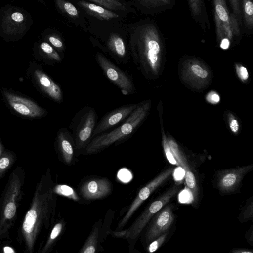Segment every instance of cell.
Listing matches in <instances>:
<instances>
[{"mask_svg":"<svg viewBox=\"0 0 253 253\" xmlns=\"http://www.w3.org/2000/svg\"><path fill=\"white\" fill-rule=\"evenodd\" d=\"M40 48L46 58L52 63H60L62 61L63 57L49 43L46 42H42Z\"/></svg>","mask_w":253,"mask_h":253,"instance_id":"25","label":"cell"},{"mask_svg":"<svg viewBox=\"0 0 253 253\" xmlns=\"http://www.w3.org/2000/svg\"><path fill=\"white\" fill-rule=\"evenodd\" d=\"M242 27L248 34H252L253 28V1L240 0Z\"/></svg>","mask_w":253,"mask_h":253,"instance_id":"22","label":"cell"},{"mask_svg":"<svg viewBox=\"0 0 253 253\" xmlns=\"http://www.w3.org/2000/svg\"><path fill=\"white\" fill-rule=\"evenodd\" d=\"M59 11L70 22L86 30V16L79 8L68 0H54Z\"/></svg>","mask_w":253,"mask_h":253,"instance_id":"18","label":"cell"},{"mask_svg":"<svg viewBox=\"0 0 253 253\" xmlns=\"http://www.w3.org/2000/svg\"><path fill=\"white\" fill-rule=\"evenodd\" d=\"M95 59L104 75L124 95H130L135 92L136 89L130 75L120 68L100 52L96 53Z\"/></svg>","mask_w":253,"mask_h":253,"instance_id":"7","label":"cell"},{"mask_svg":"<svg viewBox=\"0 0 253 253\" xmlns=\"http://www.w3.org/2000/svg\"><path fill=\"white\" fill-rule=\"evenodd\" d=\"M169 145L174 157L179 165V167H181L185 171L187 186L192 193H194L196 196L197 188L194 174L191 171L186 159L180 154L177 144L173 141H170L169 142Z\"/></svg>","mask_w":253,"mask_h":253,"instance_id":"21","label":"cell"},{"mask_svg":"<svg viewBox=\"0 0 253 253\" xmlns=\"http://www.w3.org/2000/svg\"><path fill=\"white\" fill-rule=\"evenodd\" d=\"M24 169L17 167L9 176L0 196V241L9 237L17 218V210L24 195Z\"/></svg>","mask_w":253,"mask_h":253,"instance_id":"2","label":"cell"},{"mask_svg":"<svg viewBox=\"0 0 253 253\" xmlns=\"http://www.w3.org/2000/svg\"><path fill=\"white\" fill-rule=\"evenodd\" d=\"M16 161L15 155L4 152L0 155V182Z\"/></svg>","mask_w":253,"mask_h":253,"instance_id":"24","label":"cell"},{"mask_svg":"<svg viewBox=\"0 0 253 253\" xmlns=\"http://www.w3.org/2000/svg\"><path fill=\"white\" fill-rule=\"evenodd\" d=\"M90 2L102 6L109 10L126 15L135 10L129 6L116 0H85Z\"/></svg>","mask_w":253,"mask_h":253,"instance_id":"23","label":"cell"},{"mask_svg":"<svg viewBox=\"0 0 253 253\" xmlns=\"http://www.w3.org/2000/svg\"><path fill=\"white\" fill-rule=\"evenodd\" d=\"M3 252L4 253H15V251L13 250V249L12 248H10L8 246L5 247L3 248Z\"/></svg>","mask_w":253,"mask_h":253,"instance_id":"40","label":"cell"},{"mask_svg":"<svg viewBox=\"0 0 253 253\" xmlns=\"http://www.w3.org/2000/svg\"><path fill=\"white\" fill-rule=\"evenodd\" d=\"M119 2H122L123 3H124V4H129V3H128V2L126 1V0H116Z\"/></svg>","mask_w":253,"mask_h":253,"instance_id":"42","label":"cell"},{"mask_svg":"<svg viewBox=\"0 0 253 253\" xmlns=\"http://www.w3.org/2000/svg\"><path fill=\"white\" fill-rule=\"evenodd\" d=\"M234 253H252L253 252L249 250H245L242 249V250H233L232 251Z\"/></svg>","mask_w":253,"mask_h":253,"instance_id":"39","label":"cell"},{"mask_svg":"<svg viewBox=\"0 0 253 253\" xmlns=\"http://www.w3.org/2000/svg\"><path fill=\"white\" fill-rule=\"evenodd\" d=\"M133 5L142 14L154 16L172 9L176 0H132Z\"/></svg>","mask_w":253,"mask_h":253,"instance_id":"16","label":"cell"},{"mask_svg":"<svg viewBox=\"0 0 253 253\" xmlns=\"http://www.w3.org/2000/svg\"><path fill=\"white\" fill-rule=\"evenodd\" d=\"M240 75L242 78L244 80H247L248 78L249 74L247 69L242 66L240 69Z\"/></svg>","mask_w":253,"mask_h":253,"instance_id":"38","label":"cell"},{"mask_svg":"<svg viewBox=\"0 0 253 253\" xmlns=\"http://www.w3.org/2000/svg\"><path fill=\"white\" fill-rule=\"evenodd\" d=\"M146 106H137L131 115L115 129L93 137L84 147L87 154L99 152L114 143L129 138L136 130L146 113Z\"/></svg>","mask_w":253,"mask_h":253,"instance_id":"3","label":"cell"},{"mask_svg":"<svg viewBox=\"0 0 253 253\" xmlns=\"http://www.w3.org/2000/svg\"><path fill=\"white\" fill-rule=\"evenodd\" d=\"M8 19L9 20V27H17L23 22L24 17L21 12H15L12 13Z\"/></svg>","mask_w":253,"mask_h":253,"instance_id":"30","label":"cell"},{"mask_svg":"<svg viewBox=\"0 0 253 253\" xmlns=\"http://www.w3.org/2000/svg\"><path fill=\"white\" fill-rule=\"evenodd\" d=\"M212 100L214 102H218L220 100V98L218 95L216 94H214L212 95Z\"/></svg>","mask_w":253,"mask_h":253,"instance_id":"41","label":"cell"},{"mask_svg":"<svg viewBox=\"0 0 253 253\" xmlns=\"http://www.w3.org/2000/svg\"><path fill=\"white\" fill-rule=\"evenodd\" d=\"M232 12L242 24V16L240 9V0H228Z\"/></svg>","mask_w":253,"mask_h":253,"instance_id":"32","label":"cell"},{"mask_svg":"<svg viewBox=\"0 0 253 253\" xmlns=\"http://www.w3.org/2000/svg\"><path fill=\"white\" fill-rule=\"evenodd\" d=\"M48 172L37 184L33 196L18 230V240L25 253H33L41 232L48 229L53 221L56 205V194Z\"/></svg>","mask_w":253,"mask_h":253,"instance_id":"1","label":"cell"},{"mask_svg":"<svg viewBox=\"0 0 253 253\" xmlns=\"http://www.w3.org/2000/svg\"><path fill=\"white\" fill-rule=\"evenodd\" d=\"M174 220L172 208L165 207L158 213L146 234V239L151 241L164 233L170 227Z\"/></svg>","mask_w":253,"mask_h":253,"instance_id":"14","label":"cell"},{"mask_svg":"<svg viewBox=\"0 0 253 253\" xmlns=\"http://www.w3.org/2000/svg\"><path fill=\"white\" fill-rule=\"evenodd\" d=\"M164 148L166 156L169 162L172 165H176L177 166L179 167V165L174 157L170 147L166 143V142H164Z\"/></svg>","mask_w":253,"mask_h":253,"instance_id":"33","label":"cell"},{"mask_svg":"<svg viewBox=\"0 0 253 253\" xmlns=\"http://www.w3.org/2000/svg\"><path fill=\"white\" fill-rule=\"evenodd\" d=\"M179 190V185L171 187L153 201L127 229L114 232V234L117 237L125 239H134L137 238L150 218L158 212L178 192Z\"/></svg>","mask_w":253,"mask_h":253,"instance_id":"6","label":"cell"},{"mask_svg":"<svg viewBox=\"0 0 253 253\" xmlns=\"http://www.w3.org/2000/svg\"><path fill=\"white\" fill-rule=\"evenodd\" d=\"M191 70L197 76L202 78H205L208 76V72L199 65L195 64L192 66Z\"/></svg>","mask_w":253,"mask_h":253,"instance_id":"35","label":"cell"},{"mask_svg":"<svg viewBox=\"0 0 253 253\" xmlns=\"http://www.w3.org/2000/svg\"><path fill=\"white\" fill-rule=\"evenodd\" d=\"M73 1L86 16H88L99 21L117 23L126 16L85 0Z\"/></svg>","mask_w":253,"mask_h":253,"instance_id":"12","label":"cell"},{"mask_svg":"<svg viewBox=\"0 0 253 253\" xmlns=\"http://www.w3.org/2000/svg\"><path fill=\"white\" fill-rule=\"evenodd\" d=\"M137 106L134 103L127 104L107 112L97 123L93 133V137L106 132L124 122Z\"/></svg>","mask_w":253,"mask_h":253,"instance_id":"9","label":"cell"},{"mask_svg":"<svg viewBox=\"0 0 253 253\" xmlns=\"http://www.w3.org/2000/svg\"><path fill=\"white\" fill-rule=\"evenodd\" d=\"M4 95L9 105L20 114L31 118L41 117L45 115L46 111L34 102L8 92Z\"/></svg>","mask_w":253,"mask_h":253,"instance_id":"11","label":"cell"},{"mask_svg":"<svg viewBox=\"0 0 253 253\" xmlns=\"http://www.w3.org/2000/svg\"><path fill=\"white\" fill-rule=\"evenodd\" d=\"M63 227V222L57 223L52 228L49 237L40 253H47L51 248L57 237L60 234Z\"/></svg>","mask_w":253,"mask_h":253,"instance_id":"26","label":"cell"},{"mask_svg":"<svg viewBox=\"0 0 253 253\" xmlns=\"http://www.w3.org/2000/svg\"><path fill=\"white\" fill-rule=\"evenodd\" d=\"M102 52L109 54L116 61L122 64L128 63L130 54L125 38L118 32H112L105 37Z\"/></svg>","mask_w":253,"mask_h":253,"instance_id":"10","label":"cell"},{"mask_svg":"<svg viewBox=\"0 0 253 253\" xmlns=\"http://www.w3.org/2000/svg\"><path fill=\"white\" fill-rule=\"evenodd\" d=\"M98 115L92 106L86 105L75 115L69 125V129L78 149L84 147L93 138Z\"/></svg>","mask_w":253,"mask_h":253,"instance_id":"5","label":"cell"},{"mask_svg":"<svg viewBox=\"0 0 253 253\" xmlns=\"http://www.w3.org/2000/svg\"><path fill=\"white\" fill-rule=\"evenodd\" d=\"M98 236V229L94 228L88 237L85 244L83 246L80 253H94L96 251L97 239Z\"/></svg>","mask_w":253,"mask_h":253,"instance_id":"27","label":"cell"},{"mask_svg":"<svg viewBox=\"0 0 253 253\" xmlns=\"http://www.w3.org/2000/svg\"><path fill=\"white\" fill-rule=\"evenodd\" d=\"M253 201L252 200L247 205L243 211L242 218L244 220L251 219L253 217Z\"/></svg>","mask_w":253,"mask_h":253,"instance_id":"34","label":"cell"},{"mask_svg":"<svg viewBox=\"0 0 253 253\" xmlns=\"http://www.w3.org/2000/svg\"><path fill=\"white\" fill-rule=\"evenodd\" d=\"M191 192H192L191 191H190L189 189L186 190L184 189L181 193H180L179 201L183 203H188L190 201H192L193 199L190 198V196L192 195L190 193Z\"/></svg>","mask_w":253,"mask_h":253,"instance_id":"36","label":"cell"},{"mask_svg":"<svg viewBox=\"0 0 253 253\" xmlns=\"http://www.w3.org/2000/svg\"><path fill=\"white\" fill-rule=\"evenodd\" d=\"M35 78L42 92L57 103H61L64 99L61 87L48 75L40 69L34 71Z\"/></svg>","mask_w":253,"mask_h":253,"instance_id":"15","label":"cell"},{"mask_svg":"<svg viewBox=\"0 0 253 253\" xmlns=\"http://www.w3.org/2000/svg\"><path fill=\"white\" fill-rule=\"evenodd\" d=\"M230 127L232 132L236 133L239 130V124L238 121L235 120H232L230 124Z\"/></svg>","mask_w":253,"mask_h":253,"instance_id":"37","label":"cell"},{"mask_svg":"<svg viewBox=\"0 0 253 253\" xmlns=\"http://www.w3.org/2000/svg\"><path fill=\"white\" fill-rule=\"evenodd\" d=\"M173 170L174 169L171 168L166 169L140 189L126 215L119 224L118 228H121L125 225L142 203L149 197L154 191L169 178L172 173Z\"/></svg>","mask_w":253,"mask_h":253,"instance_id":"8","label":"cell"},{"mask_svg":"<svg viewBox=\"0 0 253 253\" xmlns=\"http://www.w3.org/2000/svg\"><path fill=\"white\" fill-rule=\"evenodd\" d=\"M53 190L56 194L67 197L75 201L79 200V197L74 189L68 185H57L53 186Z\"/></svg>","mask_w":253,"mask_h":253,"instance_id":"29","label":"cell"},{"mask_svg":"<svg viewBox=\"0 0 253 253\" xmlns=\"http://www.w3.org/2000/svg\"><path fill=\"white\" fill-rule=\"evenodd\" d=\"M191 17L206 32L211 28L205 0H187Z\"/></svg>","mask_w":253,"mask_h":253,"instance_id":"20","label":"cell"},{"mask_svg":"<svg viewBox=\"0 0 253 253\" xmlns=\"http://www.w3.org/2000/svg\"><path fill=\"white\" fill-rule=\"evenodd\" d=\"M253 167V165H251L221 172L219 174L217 182L219 190L223 193L233 191Z\"/></svg>","mask_w":253,"mask_h":253,"instance_id":"13","label":"cell"},{"mask_svg":"<svg viewBox=\"0 0 253 253\" xmlns=\"http://www.w3.org/2000/svg\"><path fill=\"white\" fill-rule=\"evenodd\" d=\"M215 34L220 47L227 49L230 42L242 34V24L229 10L226 0H211Z\"/></svg>","mask_w":253,"mask_h":253,"instance_id":"4","label":"cell"},{"mask_svg":"<svg viewBox=\"0 0 253 253\" xmlns=\"http://www.w3.org/2000/svg\"><path fill=\"white\" fill-rule=\"evenodd\" d=\"M48 40L51 45L63 58L66 51V46L61 37L57 34H52L48 36Z\"/></svg>","mask_w":253,"mask_h":253,"instance_id":"28","label":"cell"},{"mask_svg":"<svg viewBox=\"0 0 253 253\" xmlns=\"http://www.w3.org/2000/svg\"><path fill=\"white\" fill-rule=\"evenodd\" d=\"M166 237L167 233H165L154 239L148 246V252L149 253H153L157 250L164 242Z\"/></svg>","mask_w":253,"mask_h":253,"instance_id":"31","label":"cell"},{"mask_svg":"<svg viewBox=\"0 0 253 253\" xmlns=\"http://www.w3.org/2000/svg\"><path fill=\"white\" fill-rule=\"evenodd\" d=\"M56 147L64 160L68 164L73 159L75 147V141L71 132L67 128H62L57 132Z\"/></svg>","mask_w":253,"mask_h":253,"instance_id":"19","label":"cell"},{"mask_svg":"<svg viewBox=\"0 0 253 253\" xmlns=\"http://www.w3.org/2000/svg\"><path fill=\"white\" fill-rule=\"evenodd\" d=\"M111 185L107 179H95L84 183L80 190L82 196L87 200L97 199L108 195Z\"/></svg>","mask_w":253,"mask_h":253,"instance_id":"17","label":"cell"},{"mask_svg":"<svg viewBox=\"0 0 253 253\" xmlns=\"http://www.w3.org/2000/svg\"><path fill=\"white\" fill-rule=\"evenodd\" d=\"M210 0H208V1H209Z\"/></svg>","mask_w":253,"mask_h":253,"instance_id":"43","label":"cell"}]
</instances>
